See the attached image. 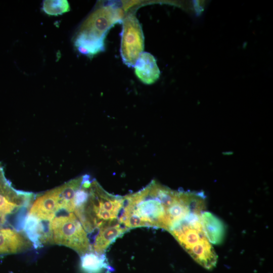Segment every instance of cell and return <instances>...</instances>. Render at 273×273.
Instances as JSON below:
<instances>
[{
    "label": "cell",
    "instance_id": "1",
    "mask_svg": "<svg viewBox=\"0 0 273 273\" xmlns=\"http://www.w3.org/2000/svg\"><path fill=\"white\" fill-rule=\"evenodd\" d=\"M123 198L118 221L129 230L150 226L169 232L186 211L184 191L173 190L155 180Z\"/></svg>",
    "mask_w": 273,
    "mask_h": 273
},
{
    "label": "cell",
    "instance_id": "13",
    "mask_svg": "<svg viewBox=\"0 0 273 273\" xmlns=\"http://www.w3.org/2000/svg\"><path fill=\"white\" fill-rule=\"evenodd\" d=\"M42 10L47 14L51 16H58L70 10V5L67 1H44Z\"/></svg>",
    "mask_w": 273,
    "mask_h": 273
},
{
    "label": "cell",
    "instance_id": "11",
    "mask_svg": "<svg viewBox=\"0 0 273 273\" xmlns=\"http://www.w3.org/2000/svg\"><path fill=\"white\" fill-rule=\"evenodd\" d=\"M202 225L207 238L211 244L218 245L223 240L225 229L222 221L215 215L203 211L201 215Z\"/></svg>",
    "mask_w": 273,
    "mask_h": 273
},
{
    "label": "cell",
    "instance_id": "6",
    "mask_svg": "<svg viewBox=\"0 0 273 273\" xmlns=\"http://www.w3.org/2000/svg\"><path fill=\"white\" fill-rule=\"evenodd\" d=\"M33 197V193L17 190L12 186L0 163V230L14 228L9 221L10 216L27 207Z\"/></svg>",
    "mask_w": 273,
    "mask_h": 273
},
{
    "label": "cell",
    "instance_id": "5",
    "mask_svg": "<svg viewBox=\"0 0 273 273\" xmlns=\"http://www.w3.org/2000/svg\"><path fill=\"white\" fill-rule=\"evenodd\" d=\"M43 244H56L68 247L80 257L92 251L87 232L73 213L57 214L49 221Z\"/></svg>",
    "mask_w": 273,
    "mask_h": 273
},
{
    "label": "cell",
    "instance_id": "3",
    "mask_svg": "<svg viewBox=\"0 0 273 273\" xmlns=\"http://www.w3.org/2000/svg\"><path fill=\"white\" fill-rule=\"evenodd\" d=\"M123 203V197L109 194L93 179L86 200L73 213L90 233L118 221Z\"/></svg>",
    "mask_w": 273,
    "mask_h": 273
},
{
    "label": "cell",
    "instance_id": "8",
    "mask_svg": "<svg viewBox=\"0 0 273 273\" xmlns=\"http://www.w3.org/2000/svg\"><path fill=\"white\" fill-rule=\"evenodd\" d=\"M61 209L58 197L53 189L34 198L31 204L28 214L41 221H49Z\"/></svg>",
    "mask_w": 273,
    "mask_h": 273
},
{
    "label": "cell",
    "instance_id": "9",
    "mask_svg": "<svg viewBox=\"0 0 273 273\" xmlns=\"http://www.w3.org/2000/svg\"><path fill=\"white\" fill-rule=\"evenodd\" d=\"M129 230L119 221L100 228L92 244V251L105 254L108 248Z\"/></svg>",
    "mask_w": 273,
    "mask_h": 273
},
{
    "label": "cell",
    "instance_id": "7",
    "mask_svg": "<svg viewBox=\"0 0 273 273\" xmlns=\"http://www.w3.org/2000/svg\"><path fill=\"white\" fill-rule=\"evenodd\" d=\"M120 55L123 63L133 67L144 49V36L141 25L135 16L130 13L122 21Z\"/></svg>",
    "mask_w": 273,
    "mask_h": 273
},
{
    "label": "cell",
    "instance_id": "2",
    "mask_svg": "<svg viewBox=\"0 0 273 273\" xmlns=\"http://www.w3.org/2000/svg\"><path fill=\"white\" fill-rule=\"evenodd\" d=\"M123 10L112 5L103 6L94 11L81 25L74 44L82 55L89 58L105 50V39L109 30L122 22Z\"/></svg>",
    "mask_w": 273,
    "mask_h": 273
},
{
    "label": "cell",
    "instance_id": "4",
    "mask_svg": "<svg viewBox=\"0 0 273 273\" xmlns=\"http://www.w3.org/2000/svg\"><path fill=\"white\" fill-rule=\"evenodd\" d=\"M201 214L190 215L169 232L197 263L211 270L215 267L218 257L203 230Z\"/></svg>",
    "mask_w": 273,
    "mask_h": 273
},
{
    "label": "cell",
    "instance_id": "10",
    "mask_svg": "<svg viewBox=\"0 0 273 273\" xmlns=\"http://www.w3.org/2000/svg\"><path fill=\"white\" fill-rule=\"evenodd\" d=\"M133 67L136 76L145 84H153L159 78L160 72L156 59L149 53L143 52Z\"/></svg>",
    "mask_w": 273,
    "mask_h": 273
},
{
    "label": "cell",
    "instance_id": "12",
    "mask_svg": "<svg viewBox=\"0 0 273 273\" xmlns=\"http://www.w3.org/2000/svg\"><path fill=\"white\" fill-rule=\"evenodd\" d=\"M80 266L85 273H101L106 270L112 271L105 254L89 251L80 256Z\"/></svg>",
    "mask_w": 273,
    "mask_h": 273
}]
</instances>
